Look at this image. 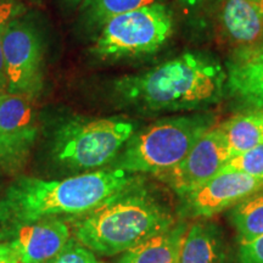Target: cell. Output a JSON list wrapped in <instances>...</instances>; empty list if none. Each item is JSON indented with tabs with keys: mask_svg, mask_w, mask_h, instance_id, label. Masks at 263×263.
Returning <instances> with one entry per match:
<instances>
[{
	"mask_svg": "<svg viewBox=\"0 0 263 263\" xmlns=\"http://www.w3.org/2000/svg\"><path fill=\"white\" fill-rule=\"evenodd\" d=\"M141 178L120 168H100L62 179L18 177L0 196V242L24 227L49 218H77Z\"/></svg>",
	"mask_w": 263,
	"mask_h": 263,
	"instance_id": "6da1fadb",
	"label": "cell"
},
{
	"mask_svg": "<svg viewBox=\"0 0 263 263\" xmlns=\"http://www.w3.org/2000/svg\"><path fill=\"white\" fill-rule=\"evenodd\" d=\"M227 72L215 59L185 52L156 67L124 76L114 93L126 106L143 114L199 110L224 95Z\"/></svg>",
	"mask_w": 263,
	"mask_h": 263,
	"instance_id": "7a4b0ae2",
	"label": "cell"
},
{
	"mask_svg": "<svg viewBox=\"0 0 263 263\" xmlns=\"http://www.w3.org/2000/svg\"><path fill=\"white\" fill-rule=\"evenodd\" d=\"M73 238L94 254H123L176 224L166 203L143 180L124 189L89 213L68 219Z\"/></svg>",
	"mask_w": 263,
	"mask_h": 263,
	"instance_id": "3957f363",
	"label": "cell"
},
{
	"mask_svg": "<svg viewBox=\"0 0 263 263\" xmlns=\"http://www.w3.org/2000/svg\"><path fill=\"white\" fill-rule=\"evenodd\" d=\"M134 133L136 124L126 118L67 117L52 127L49 156L67 172L100 170L112 163Z\"/></svg>",
	"mask_w": 263,
	"mask_h": 263,
	"instance_id": "277c9868",
	"label": "cell"
},
{
	"mask_svg": "<svg viewBox=\"0 0 263 263\" xmlns=\"http://www.w3.org/2000/svg\"><path fill=\"white\" fill-rule=\"evenodd\" d=\"M215 123L211 114L168 117L134 133L110 164L130 173L159 174L172 170Z\"/></svg>",
	"mask_w": 263,
	"mask_h": 263,
	"instance_id": "5b68a950",
	"label": "cell"
},
{
	"mask_svg": "<svg viewBox=\"0 0 263 263\" xmlns=\"http://www.w3.org/2000/svg\"><path fill=\"white\" fill-rule=\"evenodd\" d=\"M173 32L172 12L155 3L115 16L99 29L91 52L99 60H121L160 50Z\"/></svg>",
	"mask_w": 263,
	"mask_h": 263,
	"instance_id": "8992f818",
	"label": "cell"
},
{
	"mask_svg": "<svg viewBox=\"0 0 263 263\" xmlns=\"http://www.w3.org/2000/svg\"><path fill=\"white\" fill-rule=\"evenodd\" d=\"M6 91L35 99L44 88V41L37 25L16 16L4 35Z\"/></svg>",
	"mask_w": 263,
	"mask_h": 263,
	"instance_id": "52a82bcc",
	"label": "cell"
},
{
	"mask_svg": "<svg viewBox=\"0 0 263 263\" xmlns=\"http://www.w3.org/2000/svg\"><path fill=\"white\" fill-rule=\"evenodd\" d=\"M38 137L32 99L9 91L0 95V167L15 173L27 162Z\"/></svg>",
	"mask_w": 263,
	"mask_h": 263,
	"instance_id": "ba28073f",
	"label": "cell"
},
{
	"mask_svg": "<svg viewBox=\"0 0 263 263\" xmlns=\"http://www.w3.org/2000/svg\"><path fill=\"white\" fill-rule=\"evenodd\" d=\"M263 190V179L240 172H218L180 197L179 213L185 218H210Z\"/></svg>",
	"mask_w": 263,
	"mask_h": 263,
	"instance_id": "9c48e42d",
	"label": "cell"
},
{
	"mask_svg": "<svg viewBox=\"0 0 263 263\" xmlns=\"http://www.w3.org/2000/svg\"><path fill=\"white\" fill-rule=\"evenodd\" d=\"M229 159L224 134L219 127H212L176 167L156 177L182 197L216 176Z\"/></svg>",
	"mask_w": 263,
	"mask_h": 263,
	"instance_id": "30bf717a",
	"label": "cell"
},
{
	"mask_svg": "<svg viewBox=\"0 0 263 263\" xmlns=\"http://www.w3.org/2000/svg\"><path fill=\"white\" fill-rule=\"evenodd\" d=\"M71 239L67 219L49 218L24 227L10 239L20 263H50Z\"/></svg>",
	"mask_w": 263,
	"mask_h": 263,
	"instance_id": "8fae6325",
	"label": "cell"
},
{
	"mask_svg": "<svg viewBox=\"0 0 263 263\" xmlns=\"http://www.w3.org/2000/svg\"><path fill=\"white\" fill-rule=\"evenodd\" d=\"M227 87L240 103L263 110V45L235 52L228 62Z\"/></svg>",
	"mask_w": 263,
	"mask_h": 263,
	"instance_id": "7c38bea8",
	"label": "cell"
},
{
	"mask_svg": "<svg viewBox=\"0 0 263 263\" xmlns=\"http://www.w3.org/2000/svg\"><path fill=\"white\" fill-rule=\"evenodd\" d=\"M222 22L229 38L241 49L263 45V8L254 0H224Z\"/></svg>",
	"mask_w": 263,
	"mask_h": 263,
	"instance_id": "4fadbf2b",
	"label": "cell"
},
{
	"mask_svg": "<svg viewBox=\"0 0 263 263\" xmlns=\"http://www.w3.org/2000/svg\"><path fill=\"white\" fill-rule=\"evenodd\" d=\"M186 232L185 223H176L171 229L123 252L117 263H179Z\"/></svg>",
	"mask_w": 263,
	"mask_h": 263,
	"instance_id": "5bb4252c",
	"label": "cell"
},
{
	"mask_svg": "<svg viewBox=\"0 0 263 263\" xmlns=\"http://www.w3.org/2000/svg\"><path fill=\"white\" fill-rule=\"evenodd\" d=\"M224 240L215 223L197 222L188 228L179 263H222Z\"/></svg>",
	"mask_w": 263,
	"mask_h": 263,
	"instance_id": "9a60e30c",
	"label": "cell"
},
{
	"mask_svg": "<svg viewBox=\"0 0 263 263\" xmlns=\"http://www.w3.org/2000/svg\"><path fill=\"white\" fill-rule=\"evenodd\" d=\"M229 156L234 157L263 143V110H249L219 126Z\"/></svg>",
	"mask_w": 263,
	"mask_h": 263,
	"instance_id": "2e32d148",
	"label": "cell"
},
{
	"mask_svg": "<svg viewBox=\"0 0 263 263\" xmlns=\"http://www.w3.org/2000/svg\"><path fill=\"white\" fill-rule=\"evenodd\" d=\"M155 3L157 0H84L80 6L81 18L85 27L99 31L105 22L115 16Z\"/></svg>",
	"mask_w": 263,
	"mask_h": 263,
	"instance_id": "e0dca14e",
	"label": "cell"
},
{
	"mask_svg": "<svg viewBox=\"0 0 263 263\" xmlns=\"http://www.w3.org/2000/svg\"><path fill=\"white\" fill-rule=\"evenodd\" d=\"M232 221L238 230L240 242L263 235V190L236 203L232 210Z\"/></svg>",
	"mask_w": 263,
	"mask_h": 263,
	"instance_id": "ac0fdd59",
	"label": "cell"
},
{
	"mask_svg": "<svg viewBox=\"0 0 263 263\" xmlns=\"http://www.w3.org/2000/svg\"><path fill=\"white\" fill-rule=\"evenodd\" d=\"M240 172L263 179V143L238 156L230 157L219 172Z\"/></svg>",
	"mask_w": 263,
	"mask_h": 263,
	"instance_id": "d6986e66",
	"label": "cell"
},
{
	"mask_svg": "<svg viewBox=\"0 0 263 263\" xmlns=\"http://www.w3.org/2000/svg\"><path fill=\"white\" fill-rule=\"evenodd\" d=\"M22 6L15 0H0V93H5L6 77L4 67V35L6 27L16 16L22 15Z\"/></svg>",
	"mask_w": 263,
	"mask_h": 263,
	"instance_id": "ffe728a7",
	"label": "cell"
},
{
	"mask_svg": "<svg viewBox=\"0 0 263 263\" xmlns=\"http://www.w3.org/2000/svg\"><path fill=\"white\" fill-rule=\"evenodd\" d=\"M50 263H103L99 261L91 250L85 248L73 236L62 249V251Z\"/></svg>",
	"mask_w": 263,
	"mask_h": 263,
	"instance_id": "44dd1931",
	"label": "cell"
},
{
	"mask_svg": "<svg viewBox=\"0 0 263 263\" xmlns=\"http://www.w3.org/2000/svg\"><path fill=\"white\" fill-rule=\"evenodd\" d=\"M238 259L239 263H263V235L240 242Z\"/></svg>",
	"mask_w": 263,
	"mask_h": 263,
	"instance_id": "7402d4cb",
	"label": "cell"
},
{
	"mask_svg": "<svg viewBox=\"0 0 263 263\" xmlns=\"http://www.w3.org/2000/svg\"><path fill=\"white\" fill-rule=\"evenodd\" d=\"M0 263H20V256L11 241L0 242Z\"/></svg>",
	"mask_w": 263,
	"mask_h": 263,
	"instance_id": "603a6c76",
	"label": "cell"
},
{
	"mask_svg": "<svg viewBox=\"0 0 263 263\" xmlns=\"http://www.w3.org/2000/svg\"><path fill=\"white\" fill-rule=\"evenodd\" d=\"M64 2L70 6V8H76V6H81L84 0H64Z\"/></svg>",
	"mask_w": 263,
	"mask_h": 263,
	"instance_id": "cb8c5ba5",
	"label": "cell"
},
{
	"mask_svg": "<svg viewBox=\"0 0 263 263\" xmlns=\"http://www.w3.org/2000/svg\"><path fill=\"white\" fill-rule=\"evenodd\" d=\"M185 4H188L190 6H195V5H199V4H202V3H206V2H210V0H183Z\"/></svg>",
	"mask_w": 263,
	"mask_h": 263,
	"instance_id": "d4e9b609",
	"label": "cell"
},
{
	"mask_svg": "<svg viewBox=\"0 0 263 263\" xmlns=\"http://www.w3.org/2000/svg\"><path fill=\"white\" fill-rule=\"evenodd\" d=\"M254 2L257 3V4H259L263 8V0H254Z\"/></svg>",
	"mask_w": 263,
	"mask_h": 263,
	"instance_id": "484cf974",
	"label": "cell"
},
{
	"mask_svg": "<svg viewBox=\"0 0 263 263\" xmlns=\"http://www.w3.org/2000/svg\"><path fill=\"white\" fill-rule=\"evenodd\" d=\"M0 95H2V93H0Z\"/></svg>",
	"mask_w": 263,
	"mask_h": 263,
	"instance_id": "4316f807",
	"label": "cell"
}]
</instances>
